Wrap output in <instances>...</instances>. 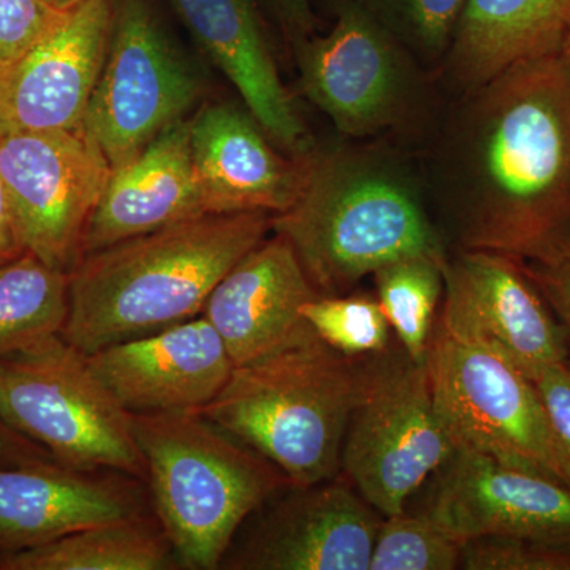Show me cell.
I'll list each match as a JSON object with an SVG mask.
<instances>
[{"label": "cell", "mask_w": 570, "mask_h": 570, "mask_svg": "<svg viewBox=\"0 0 570 570\" xmlns=\"http://www.w3.org/2000/svg\"><path fill=\"white\" fill-rule=\"evenodd\" d=\"M249 111L212 104L190 118L195 179L205 214L287 212L305 184V157L281 156Z\"/></svg>", "instance_id": "17"}, {"label": "cell", "mask_w": 570, "mask_h": 570, "mask_svg": "<svg viewBox=\"0 0 570 570\" xmlns=\"http://www.w3.org/2000/svg\"><path fill=\"white\" fill-rule=\"evenodd\" d=\"M461 568L469 570H570V543L478 539L464 547Z\"/></svg>", "instance_id": "29"}, {"label": "cell", "mask_w": 570, "mask_h": 570, "mask_svg": "<svg viewBox=\"0 0 570 570\" xmlns=\"http://www.w3.org/2000/svg\"><path fill=\"white\" fill-rule=\"evenodd\" d=\"M560 51L562 52V56H564L566 61H568L570 66V28L569 31L566 32L564 40H562Z\"/></svg>", "instance_id": "37"}, {"label": "cell", "mask_w": 570, "mask_h": 570, "mask_svg": "<svg viewBox=\"0 0 570 570\" xmlns=\"http://www.w3.org/2000/svg\"><path fill=\"white\" fill-rule=\"evenodd\" d=\"M453 249L524 265L570 254V66L561 51L512 63L461 94L434 163Z\"/></svg>", "instance_id": "1"}, {"label": "cell", "mask_w": 570, "mask_h": 570, "mask_svg": "<svg viewBox=\"0 0 570 570\" xmlns=\"http://www.w3.org/2000/svg\"><path fill=\"white\" fill-rule=\"evenodd\" d=\"M272 230V214H205L82 255L61 336L92 354L200 316L213 288Z\"/></svg>", "instance_id": "2"}, {"label": "cell", "mask_w": 570, "mask_h": 570, "mask_svg": "<svg viewBox=\"0 0 570 570\" xmlns=\"http://www.w3.org/2000/svg\"><path fill=\"white\" fill-rule=\"evenodd\" d=\"M0 417L63 466L146 479L132 412L61 335L0 358Z\"/></svg>", "instance_id": "6"}, {"label": "cell", "mask_w": 570, "mask_h": 570, "mask_svg": "<svg viewBox=\"0 0 570 570\" xmlns=\"http://www.w3.org/2000/svg\"><path fill=\"white\" fill-rule=\"evenodd\" d=\"M344 478L292 487L228 561L238 570H370L381 519Z\"/></svg>", "instance_id": "15"}, {"label": "cell", "mask_w": 570, "mask_h": 570, "mask_svg": "<svg viewBox=\"0 0 570 570\" xmlns=\"http://www.w3.org/2000/svg\"><path fill=\"white\" fill-rule=\"evenodd\" d=\"M455 452L434 407L425 363L403 348L373 355L344 439V479L379 513L396 515Z\"/></svg>", "instance_id": "7"}, {"label": "cell", "mask_w": 570, "mask_h": 570, "mask_svg": "<svg viewBox=\"0 0 570 570\" xmlns=\"http://www.w3.org/2000/svg\"><path fill=\"white\" fill-rule=\"evenodd\" d=\"M425 62L448 55L464 0H352Z\"/></svg>", "instance_id": "28"}, {"label": "cell", "mask_w": 570, "mask_h": 570, "mask_svg": "<svg viewBox=\"0 0 570 570\" xmlns=\"http://www.w3.org/2000/svg\"><path fill=\"white\" fill-rule=\"evenodd\" d=\"M24 253L26 249L22 246L20 234H18L17 224H14L6 186L0 176V264L14 261Z\"/></svg>", "instance_id": "35"}, {"label": "cell", "mask_w": 570, "mask_h": 570, "mask_svg": "<svg viewBox=\"0 0 570 570\" xmlns=\"http://www.w3.org/2000/svg\"><path fill=\"white\" fill-rule=\"evenodd\" d=\"M531 381L549 423L562 479L570 487V362L542 367Z\"/></svg>", "instance_id": "31"}, {"label": "cell", "mask_w": 570, "mask_h": 570, "mask_svg": "<svg viewBox=\"0 0 570 570\" xmlns=\"http://www.w3.org/2000/svg\"><path fill=\"white\" fill-rule=\"evenodd\" d=\"M134 433L160 528L186 568H219L247 517L291 487L200 412L134 414Z\"/></svg>", "instance_id": "5"}, {"label": "cell", "mask_w": 570, "mask_h": 570, "mask_svg": "<svg viewBox=\"0 0 570 570\" xmlns=\"http://www.w3.org/2000/svg\"><path fill=\"white\" fill-rule=\"evenodd\" d=\"M142 515L129 475L102 478L55 460L0 466V551L33 549L70 532Z\"/></svg>", "instance_id": "19"}, {"label": "cell", "mask_w": 570, "mask_h": 570, "mask_svg": "<svg viewBox=\"0 0 570 570\" xmlns=\"http://www.w3.org/2000/svg\"><path fill=\"white\" fill-rule=\"evenodd\" d=\"M200 216L205 212L195 179L190 119H179L112 171L86 228L82 255Z\"/></svg>", "instance_id": "21"}, {"label": "cell", "mask_w": 570, "mask_h": 570, "mask_svg": "<svg viewBox=\"0 0 570 570\" xmlns=\"http://www.w3.org/2000/svg\"><path fill=\"white\" fill-rule=\"evenodd\" d=\"M524 268L564 326L570 348V254L551 264L524 265Z\"/></svg>", "instance_id": "32"}, {"label": "cell", "mask_w": 570, "mask_h": 570, "mask_svg": "<svg viewBox=\"0 0 570 570\" xmlns=\"http://www.w3.org/2000/svg\"><path fill=\"white\" fill-rule=\"evenodd\" d=\"M466 543L425 512L409 515L404 510L381 521L370 570L459 569Z\"/></svg>", "instance_id": "26"}, {"label": "cell", "mask_w": 570, "mask_h": 570, "mask_svg": "<svg viewBox=\"0 0 570 570\" xmlns=\"http://www.w3.org/2000/svg\"><path fill=\"white\" fill-rule=\"evenodd\" d=\"M442 275L444 305L436 321L450 335L509 360L530 379L569 362L568 333L521 262L453 249Z\"/></svg>", "instance_id": "12"}, {"label": "cell", "mask_w": 570, "mask_h": 570, "mask_svg": "<svg viewBox=\"0 0 570 570\" xmlns=\"http://www.w3.org/2000/svg\"><path fill=\"white\" fill-rule=\"evenodd\" d=\"M317 295L294 247L275 234L219 281L202 316L239 366L313 335L302 306Z\"/></svg>", "instance_id": "18"}, {"label": "cell", "mask_w": 570, "mask_h": 570, "mask_svg": "<svg viewBox=\"0 0 570 570\" xmlns=\"http://www.w3.org/2000/svg\"><path fill=\"white\" fill-rule=\"evenodd\" d=\"M302 316L341 354L362 358L389 351V321L374 296L317 295L302 306Z\"/></svg>", "instance_id": "27"}, {"label": "cell", "mask_w": 570, "mask_h": 570, "mask_svg": "<svg viewBox=\"0 0 570 570\" xmlns=\"http://www.w3.org/2000/svg\"><path fill=\"white\" fill-rule=\"evenodd\" d=\"M438 474L425 513L455 538L570 543V487L561 480L469 452Z\"/></svg>", "instance_id": "13"}, {"label": "cell", "mask_w": 570, "mask_h": 570, "mask_svg": "<svg viewBox=\"0 0 570 570\" xmlns=\"http://www.w3.org/2000/svg\"><path fill=\"white\" fill-rule=\"evenodd\" d=\"M111 174L82 127L0 134V176L22 246L69 275Z\"/></svg>", "instance_id": "10"}, {"label": "cell", "mask_w": 570, "mask_h": 570, "mask_svg": "<svg viewBox=\"0 0 570 570\" xmlns=\"http://www.w3.org/2000/svg\"><path fill=\"white\" fill-rule=\"evenodd\" d=\"M299 85L347 137H374L407 118L422 92L414 55L352 0L326 36L296 41Z\"/></svg>", "instance_id": "11"}, {"label": "cell", "mask_w": 570, "mask_h": 570, "mask_svg": "<svg viewBox=\"0 0 570 570\" xmlns=\"http://www.w3.org/2000/svg\"><path fill=\"white\" fill-rule=\"evenodd\" d=\"M45 2H47L48 6H51L52 9L67 13V11L77 9V7H80L81 3L88 2V0H45Z\"/></svg>", "instance_id": "36"}, {"label": "cell", "mask_w": 570, "mask_h": 570, "mask_svg": "<svg viewBox=\"0 0 570 570\" xmlns=\"http://www.w3.org/2000/svg\"><path fill=\"white\" fill-rule=\"evenodd\" d=\"M69 288V273L31 253L0 264V358L61 335Z\"/></svg>", "instance_id": "24"}, {"label": "cell", "mask_w": 570, "mask_h": 570, "mask_svg": "<svg viewBox=\"0 0 570 570\" xmlns=\"http://www.w3.org/2000/svg\"><path fill=\"white\" fill-rule=\"evenodd\" d=\"M41 460H52V456L0 417V466H18Z\"/></svg>", "instance_id": "34"}, {"label": "cell", "mask_w": 570, "mask_h": 570, "mask_svg": "<svg viewBox=\"0 0 570 570\" xmlns=\"http://www.w3.org/2000/svg\"><path fill=\"white\" fill-rule=\"evenodd\" d=\"M371 358L341 354L313 333L235 366L200 414L275 464L291 487L316 485L341 474L344 439Z\"/></svg>", "instance_id": "4"}, {"label": "cell", "mask_w": 570, "mask_h": 570, "mask_svg": "<svg viewBox=\"0 0 570 570\" xmlns=\"http://www.w3.org/2000/svg\"><path fill=\"white\" fill-rule=\"evenodd\" d=\"M570 0H464L450 50L449 78L461 94L512 63L560 51Z\"/></svg>", "instance_id": "22"}, {"label": "cell", "mask_w": 570, "mask_h": 570, "mask_svg": "<svg viewBox=\"0 0 570 570\" xmlns=\"http://www.w3.org/2000/svg\"><path fill=\"white\" fill-rule=\"evenodd\" d=\"M302 194L272 216L318 295H344L404 257L444 264L449 245L406 165L374 146L307 154Z\"/></svg>", "instance_id": "3"}, {"label": "cell", "mask_w": 570, "mask_h": 570, "mask_svg": "<svg viewBox=\"0 0 570 570\" xmlns=\"http://www.w3.org/2000/svg\"><path fill=\"white\" fill-rule=\"evenodd\" d=\"M425 366L434 407L456 452L566 483L538 392L520 367L450 335L438 321Z\"/></svg>", "instance_id": "8"}, {"label": "cell", "mask_w": 570, "mask_h": 570, "mask_svg": "<svg viewBox=\"0 0 570 570\" xmlns=\"http://www.w3.org/2000/svg\"><path fill=\"white\" fill-rule=\"evenodd\" d=\"M115 0L67 11L20 61L0 71V134L82 127L110 40Z\"/></svg>", "instance_id": "14"}, {"label": "cell", "mask_w": 570, "mask_h": 570, "mask_svg": "<svg viewBox=\"0 0 570 570\" xmlns=\"http://www.w3.org/2000/svg\"><path fill=\"white\" fill-rule=\"evenodd\" d=\"M194 39L232 81L247 111L294 157L311 153L305 124L281 80L258 0H168Z\"/></svg>", "instance_id": "20"}, {"label": "cell", "mask_w": 570, "mask_h": 570, "mask_svg": "<svg viewBox=\"0 0 570 570\" xmlns=\"http://www.w3.org/2000/svg\"><path fill=\"white\" fill-rule=\"evenodd\" d=\"M294 43L313 36L316 17L311 0H258Z\"/></svg>", "instance_id": "33"}, {"label": "cell", "mask_w": 570, "mask_h": 570, "mask_svg": "<svg viewBox=\"0 0 570 570\" xmlns=\"http://www.w3.org/2000/svg\"><path fill=\"white\" fill-rule=\"evenodd\" d=\"M175 557L163 528L140 515L2 554L0 570H165L175 568Z\"/></svg>", "instance_id": "23"}, {"label": "cell", "mask_w": 570, "mask_h": 570, "mask_svg": "<svg viewBox=\"0 0 570 570\" xmlns=\"http://www.w3.org/2000/svg\"><path fill=\"white\" fill-rule=\"evenodd\" d=\"M204 81L176 50L148 0H115L111 32L82 129L111 170L135 159L200 100Z\"/></svg>", "instance_id": "9"}, {"label": "cell", "mask_w": 570, "mask_h": 570, "mask_svg": "<svg viewBox=\"0 0 570 570\" xmlns=\"http://www.w3.org/2000/svg\"><path fill=\"white\" fill-rule=\"evenodd\" d=\"M63 14L45 0H0V71L28 55Z\"/></svg>", "instance_id": "30"}, {"label": "cell", "mask_w": 570, "mask_h": 570, "mask_svg": "<svg viewBox=\"0 0 570 570\" xmlns=\"http://www.w3.org/2000/svg\"><path fill=\"white\" fill-rule=\"evenodd\" d=\"M86 355L96 376L132 414L200 412L235 367L202 314Z\"/></svg>", "instance_id": "16"}, {"label": "cell", "mask_w": 570, "mask_h": 570, "mask_svg": "<svg viewBox=\"0 0 570 570\" xmlns=\"http://www.w3.org/2000/svg\"><path fill=\"white\" fill-rule=\"evenodd\" d=\"M444 264L431 257H404L373 273L390 328L409 358L417 363H425L436 325L438 305L444 294Z\"/></svg>", "instance_id": "25"}]
</instances>
